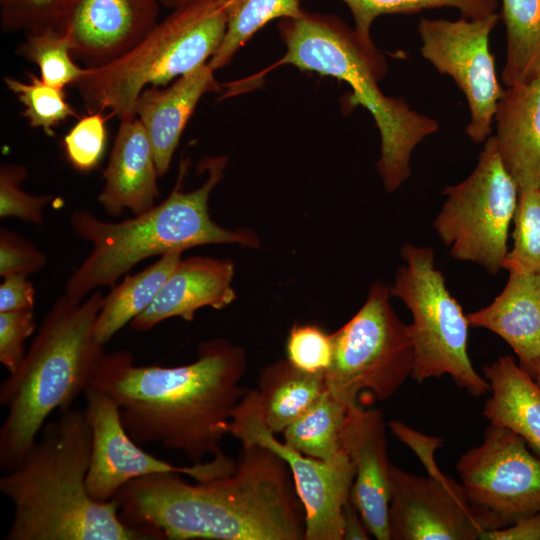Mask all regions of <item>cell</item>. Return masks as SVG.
Returning a JSON list of instances; mask_svg holds the SVG:
<instances>
[{"label": "cell", "mask_w": 540, "mask_h": 540, "mask_svg": "<svg viewBox=\"0 0 540 540\" xmlns=\"http://www.w3.org/2000/svg\"><path fill=\"white\" fill-rule=\"evenodd\" d=\"M278 26L286 52L276 66L290 64L350 86L348 106L365 108L380 133L376 167L384 189L397 190L410 177L413 151L438 131V122L412 109L404 99L381 91L378 81L387 70L384 56L377 48L366 47L337 16L303 11L298 17L281 19Z\"/></svg>", "instance_id": "cell-6"}, {"label": "cell", "mask_w": 540, "mask_h": 540, "mask_svg": "<svg viewBox=\"0 0 540 540\" xmlns=\"http://www.w3.org/2000/svg\"><path fill=\"white\" fill-rule=\"evenodd\" d=\"M158 177L144 126L137 117L121 120L98 201L111 216H119L124 209L141 214L156 205Z\"/></svg>", "instance_id": "cell-21"}, {"label": "cell", "mask_w": 540, "mask_h": 540, "mask_svg": "<svg viewBox=\"0 0 540 540\" xmlns=\"http://www.w3.org/2000/svg\"><path fill=\"white\" fill-rule=\"evenodd\" d=\"M341 447L354 465L351 496L365 525L377 540H390L391 462L382 411L359 403L350 405L342 429Z\"/></svg>", "instance_id": "cell-17"}, {"label": "cell", "mask_w": 540, "mask_h": 540, "mask_svg": "<svg viewBox=\"0 0 540 540\" xmlns=\"http://www.w3.org/2000/svg\"><path fill=\"white\" fill-rule=\"evenodd\" d=\"M227 29L217 51L208 61L215 71L228 65L236 52L261 28L275 19L295 18L303 13L300 0H223Z\"/></svg>", "instance_id": "cell-28"}, {"label": "cell", "mask_w": 540, "mask_h": 540, "mask_svg": "<svg viewBox=\"0 0 540 540\" xmlns=\"http://www.w3.org/2000/svg\"><path fill=\"white\" fill-rule=\"evenodd\" d=\"M228 434L241 444H258L287 464L305 514V540H343V509L351 495L354 465L345 453L332 460L307 456L276 438L266 426L256 389L233 412Z\"/></svg>", "instance_id": "cell-11"}, {"label": "cell", "mask_w": 540, "mask_h": 540, "mask_svg": "<svg viewBox=\"0 0 540 540\" xmlns=\"http://www.w3.org/2000/svg\"><path fill=\"white\" fill-rule=\"evenodd\" d=\"M60 0H0L1 27L26 33L53 28Z\"/></svg>", "instance_id": "cell-36"}, {"label": "cell", "mask_w": 540, "mask_h": 540, "mask_svg": "<svg viewBox=\"0 0 540 540\" xmlns=\"http://www.w3.org/2000/svg\"><path fill=\"white\" fill-rule=\"evenodd\" d=\"M29 79V82H23L5 77L4 82L24 106L23 115L29 124L53 136L56 125L77 113L66 101L64 89L52 87L31 73Z\"/></svg>", "instance_id": "cell-32"}, {"label": "cell", "mask_w": 540, "mask_h": 540, "mask_svg": "<svg viewBox=\"0 0 540 540\" xmlns=\"http://www.w3.org/2000/svg\"><path fill=\"white\" fill-rule=\"evenodd\" d=\"M490 391L482 415L521 436L540 456V386L511 356L483 367Z\"/></svg>", "instance_id": "cell-23"}, {"label": "cell", "mask_w": 540, "mask_h": 540, "mask_svg": "<svg viewBox=\"0 0 540 540\" xmlns=\"http://www.w3.org/2000/svg\"><path fill=\"white\" fill-rule=\"evenodd\" d=\"M508 280L487 306L467 314L470 326L487 329L513 350L533 378L540 368V274L509 270Z\"/></svg>", "instance_id": "cell-20"}, {"label": "cell", "mask_w": 540, "mask_h": 540, "mask_svg": "<svg viewBox=\"0 0 540 540\" xmlns=\"http://www.w3.org/2000/svg\"><path fill=\"white\" fill-rule=\"evenodd\" d=\"M227 29L223 0H194L176 8L131 50L105 65L86 68L75 84L89 112L109 110L135 118V105L150 86H167L207 63Z\"/></svg>", "instance_id": "cell-7"}, {"label": "cell", "mask_w": 540, "mask_h": 540, "mask_svg": "<svg viewBox=\"0 0 540 540\" xmlns=\"http://www.w3.org/2000/svg\"><path fill=\"white\" fill-rule=\"evenodd\" d=\"M389 287L375 283L356 314L332 333L333 356L325 372L327 389L348 406L362 393L391 398L413 370L408 325L390 303Z\"/></svg>", "instance_id": "cell-9"}, {"label": "cell", "mask_w": 540, "mask_h": 540, "mask_svg": "<svg viewBox=\"0 0 540 540\" xmlns=\"http://www.w3.org/2000/svg\"><path fill=\"white\" fill-rule=\"evenodd\" d=\"M500 15L477 19L421 18L420 52L441 74L450 76L464 93L470 112L466 134L474 143L491 136L492 124L504 89L498 81L489 38Z\"/></svg>", "instance_id": "cell-12"}, {"label": "cell", "mask_w": 540, "mask_h": 540, "mask_svg": "<svg viewBox=\"0 0 540 540\" xmlns=\"http://www.w3.org/2000/svg\"><path fill=\"white\" fill-rule=\"evenodd\" d=\"M513 224L503 269L540 274V187L519 190Z\"/></svg>", "instance_id": "cell-31"}, {"label": "cell", "mask_w": 540, "mask_h": 540, "mask_svg": "<svg viewBox=\"0 0 540 540\" xmlns=\"http://www.w3.org/2000/svg\"><path fill=\"white\" fill-rule=\"evenodd\" d=\"M209 92L223 89L207 62L163 88L150 86L139 95L135 114L149 137L159 176L168 171L185 126Z\"/></svg>", "instance_id": "cell-19"}, {"label": "cell", "mask_w": 540, "mask_h": 540, "mask_svg": "<svg viewBox=\"0 0 540 540\" xmlns=\"http://www.w3.org/2000/svg\"><path fill=\"white\" fill-rule=\"evenodd\" d=\"M226 157L205 158L200 167L208 172L204 183L189 192L183 189L186 164L170 194L151 209L120 222L99 219L87 210L74 212L70 225L75 235L92 244V251L68 278L64 294L81 302L98 287H113L139 262L166 253L207 244L236 243L255 248L257 236L247 230H229L210 217L209 196L221 181Z\"/></svg>", "instance_id": "cell-5"}, {"label": "cell", "mask_w": 540, "mask_h": 540, "mask_svg": "<svg viewBox=\"0 0 540 540\" xmlns=\"http://www.w3.org/2000/svg\"><path fill=\"white\" fill-rule=\"evenodd\" d=\"M84 408L91 429V456L86 488L92 499L107 502L133 479L165 472L204 481L231 473L236 463L228 456L191 466H176L144 451L126 431L119 405L102 390L89 386Z\"/></svg>", "instance_id": "cell-14"}, {"label": "cell", "mask_w": 540, "mask_h": 540, "mask_svg": "<svg viewBox=\"0 0 540 540\" xmlns=\"http://www.w3.org/2000/svg\"><path fill=\"white\" fill-rule=\"evenodd\" d=\"M104 296L94 290L81 302L59 296L43 317L17 370L1 384L7 415L0 429V467L16 469L46 419L65 410L89 387L105 355L93 334Z\"/></svg>", "instance_id": "cell-4"}, {"label": "cell", "mask_w": 540, "mask_h": 540, "mask_svg": "<svg viewBox=\"0 0 540 540\" xmlns=\"http://www.w3.org/2000/svg\"><path fill=\"white\" fill-rule=\"evenodd\" d=\"M286 359L308 373H325L333 356L332 334L318 325L296 324L286 339Z\"/></svg>", "instance_id": "cell-34"}, {"label": "cell", "mask_w": 540, "mask_h": 540, "mask_svg": "<svg viewBox=\"0 0 540 540\" xmlns=\"http://www.w3.org/2000/svg\"><path fill=\"white\" fill-rule=\"evenodd\" d=\"M494 122L500 158L518 189L540 187V76L506 87Z\"/></svg>", "instance_id": "cell-22"}, {"label": "cell", "mask_w": 540, "mask_h": 540, "mask_svg": "<svg viewBox=\"0 0 540 540\" xmlns=\"http://www.w3.org/2000/svg\"><path fill=\"white\" fill-rule=\"evenodd\" d=\"M246 370L244 349L218 338L199 344L194 362L173 367L136 365L127 350L105 353L90 385L119 405L136 443H157L199 464L227 456L221 442L249 390L241 385Z\"/></svg>", "instance_id": "cell-2"}, {"label": "cell", "mask_w": 540, "mask_h": 540, "mask_svg": "<svg viewBox=\"0 0 540 540\" xmlns=\"http://www.w3.org/2000/svg\"><path fill=\"white\" fill-rule=\"evenodd\" d=\"M18 53L39 67L44 83L59 89L75 85L85 70L73 61L68 37L53 28L26 33Z\"/></svg>", "instance_id": "cell-30"}, {"label": "cell", "mask_w": 540, "mask_h": 540, "mask_svg": "<svg viewBox=\"0 0 540 540\" xmlns=\"http://www.w3.org/2000/svg\"><path fill=\"white\" fill-rule=\"evenodd\" d=\"M194 0H158V2L167 8L176 9L184 6Z\"/></svg>", "instance_id": "cell-42"}, {"label": "cell", "mask_w": 540, "mask_h": 540, "mask_svg": "<svg viewBox=\"0 0 540 540\" xmlns=\"http://www.w3.org/2000/svg\"><path fill=\"white\" fill-rule=\"evenodd\" d=\"M47 263L46 255L33 243L17 233L0 230V275L12 274L29 276L41 270Z\"/></svg>", "instance_id": "cell-38"}, {"label": "cell", "mask_w": 540, "mask_h": 540, "mask_svg": "<svg viewBox=\"0 0 540 540\" xmlns=\"http://www.w3.org/2000/svg\"><path fill=\"white\" fill-rule=\"evenodd\" d=\"M158 0H60L53 29L66 35L72 55L95 68L137 45L158 23Z\"/></svg>", "instance_id": "cell-16"}, {"label": "cell", "mask_w": 540, "mask_h": 540, "mask_svg": "<svg viewBox=\"0 0 540 540\" xmlns=\"http://www.w3.org/2000/svg\"><path fill=\"white\" fill-rule=\"evenodd\" d=\"M35 330L33 309L0 313V362L14 373L25 356V341Z\"/></svg>", "instance_id": "cell-37"}, {"label": "cell", "mask_w": 540, "mask_h": 540, "mask_svg": "<svg viewBox=\"0 0 540 540\" xmlns=\"http://www.w3.org/2000/svg\"><path fill=\"white\" fill-rule=\"evenodd\" d=\"M501 1L507 38L501 79L510 87L540 76V0Z\"/></svg>", "instance_id": "cell-26"}, {"label": "cell", "mask_w": 540, "mask_h": 540, "mask_svg": "<svg viewBox=\"0 0 540 540\" xmlns=\"http://www.w3.org/2000/svg\"><path fill=\"white\" fill-rule=\"evenodd\" d=\"M157 473L131 480L114 496L122 521L170 540H305V514L287 464L272 450L242 444L235 469L185 481Z\"/></svg>", "instance_id": "cell-1"}, {"label": "cell", "mask_w": 540, "mask_h": 540, "mask_svg": "<svg viewBox=\"0 0 540 540\" xmlns=\"http://www.w3.org/2000/svg\"><path fill=\"white\" fill-rule=\"evenodd\" d=\"M105 120L102 112H89L65 135V154L76 170L89 172L102 159L107 143Z\"/></svg>", "instance_id": "cell-35"}, {"label": "cell", "mask_w": 540, "mask_h": 540, "mask_svg": "<svg viewBox=\"0 0 540 540\" xmlns=\"http://www.w3.org/2000/svg\"><path fill=\"white\" fill-rule=\"evenodd\" d=\"M27 277L22 274L4 277L0 285V313L34 308L35 288Z\"/></svg>", "instance_id": "cell-39"}, {"label": "cell", "mask_w": 540, "mask_h": 540, "mask_svg": "<svg viewBox=\"0 0 540 540\" xmlns=\"http://www.w3.org/2000/svg\"><path fill=\"white\" fill-rule=\"evenodd\" d=\"M534 379L537 382V384L540 386V368H539L537 374L535 375Z\"/></svg>", "instance_id": "cell-43"}, {"label": "cell", "mask_w": 540, "mask_h": 540, "mask_svg": "<svg viewBox=\"0 0 540 540\" xmlns=\"http://www.w3.org/2000/svg\"><path fill=\"white\" fill-rule=\"evenodd\" d=\"M325 373H308L287 359L260 371L256 389L266 426L276 435L309 409L326 390Z\"/></svg>", "instance_id": "cell-24"}, {"label": "cell", "mask_w": 540, "mask_h": 540, "mask_svg": "<svg viewBox=\"0 0 540 540\" xmlns=\"http://www.w3.org/2000/svg\"><path fill=\"white\" fill-rule=\"evenodd\" d=\"M22 463L0 478L13 504L7 540H147L125 524L117 502L90 497L91 429L84 409L68 408L42 427Z\"/></svg>", "instance_id": "cell-3"}, {"label": "cell", "mask_w": 540, "mask_h": 540, "mask_svg": "<svg viewBox=\"0 0 540 540\" xmlns=\"http://www.w3.org/2000/svg\"><path fill=\"white\" fill-rule=\"evenodd\" d=\"M433 227L450 255L492 275L503 269L519 189L506 170L494 136L485 140L471 174L442 191Z\"/></svg>", "instance_id": "cell-10"}, {"label": "cell", "mask_w": 540, "mask_h": 540, "mask_svg": "<svg viewBox=\"0 0 540 540\" xmlns=\"http://www.w3.org/2000/svg\"><path fill=\"white\" fill-rule=\"evenodd\" d=\"M390 481V540H476L495 529L448 476L422 477L391 463Z\"/></svg>", "instance_id": "cell-15"}, {"label": "cell", "mask_w": 540, "mask_h": 540, "mask_svg": "<svg viewBox=\"0 0 540 540\" xmlns=\"http://www.w3.org/2000/svg\"><path fill=\"white\" fill-rule=\"evenodd\" d=\"M28 171L22 164H2L0 167V217L18 218L26 223L43 225V210L52 195H32L22 188Z\"/></svg>", "instance_id": "cell-33"}, {"label": "cell", "mask_w": 540, "mask_h": 540, "mask_svg": "<svg viewBox=\"0 0 540 540\" xmlns=\"http://www.w3.org/2000/svg\"><path fill=\"white\" fill-rule=\"evenodd\" d=\"M183 251L176 250L160 258L141 272L126 276L114 285L103 303L94 325V337L107 343L121 328L150 306L174 271Z\"/></svg>", "instance_id": "cell-25"}, {"label": "cell", "mask_w": 540, "mask_h": 540, "mask_svg": "<svg viewBox=\"0 0 540 540\" xmlns=\"http://www.w3.org/2000/svg\"><path fill=\"white\" fill-rule=\"evenodd\" d=\"M233 275L234 264L229 259H181L150 306L130 322L131 329L148 331L172 317L191 321L206 306L227 307L236 298Z\"/></svg>", "instance_id": "cell-18"}, {"label": "cell", "mask_w": 540, "mask_h": 540, "mask_svg": "<svg viewBox=\"0 0 540 540\" xmlns=\"http://www.w3.org/2000/svg\"><path fill=\"white\" fill-rule=\"evenodd\" d=\"M480 540H540V511L505 527L484 531Z\"/></svg>", "instance_id": "cell-40"}, {"label": "cell", "mask_w": 540, "mask_h": 540, "mask_svg": "<svg viewBox=\"0 0 540 540\" xmlns=\"http://www.w3.org/2000/svg\"><path fill=\"white\" fill-rule=\"evenodd\" d=\"M400 254L404 264L398 268L389 292L412 315L408 325L413 348L411 378L422 383L447 375L469 394L486 395L489 384L476 371L468 354L467 315L436 268L434 250L405 243Z\"/></svg>", "instance_id": "cell-8"}, {"label": "cell", "mask_w": 540, "mask_h": 540, "mask_svg": "<svg viewBox=\"0 0 540 540\" xmlns=\"http://www.w3.org/2000/svg\"><path fill=\"white\" fill-rule=\"evenodd\" d=\"M456 471L470 504L495 529L540 511V458L507 428L489 424L482 442L460 456Z\"/></svg>", "instance_id": "cell-13"}, {"label": "cell", "mask_w": 540, "mask_h": 540, "mask_svg": "<svg viewBox=\"0 0 540 540\" xmlns=\"http://www.w3.org/2000/svg\"><path fill=\"white\" fill-rule=\"evenodd\" d=\"M369 535L371 534L350 495L343 509V539L367 540L370 539Z\"/></svg>", "instance_id": "cell-41"}, {"label": "cell", "mask_w": 540, "mask_h": 540, "mask_svg": "<svg viewBox=\"0 0 540 540\" xmlns=\"http://www.w3.org/2000/svg\"><path fill=\"white\" fill-rule=\"evenodd\" d=\"M348 405L327 388L317 401L283 432L284 442L297 451L320 460L343 453L341 434Z\"/></svg>", "instance_id": "cell-27"}, {"label": "cell", "mask_w": 540, "mask_h": 540, "mask_svg": "<svg viewBox=\"0 0 540 540\" xmlns=\"http://www.w3.org/2000/svg\"><path fill=\"white\" fill-rule=\"evenodd\" d=\"M349 8L354 31L368 48L375 49L370 29L381 15L413 14L425 9L456 8L467 19H477L495 13L499 0H340Z\"/></svg>", "instance_id": "cell-29"}]
</instances>
